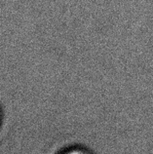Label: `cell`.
<instances>
[{
  "instance_id": "1",
  "label": "cell",
  "mask_w": 153,
  "mask_h": 154,
  "mask_svg": "<svg viewBox=\"0 0 153 154\" xmlns=\"http://www.w3.org/2000/svg\"><path fill=\"white\" fill-rule=\"evenodd\" d=\"M64 154H89V153L86 152L85 150H82V149L75 148V149H71V150L66 152Z\"/></svg>"
}]
</instances>
